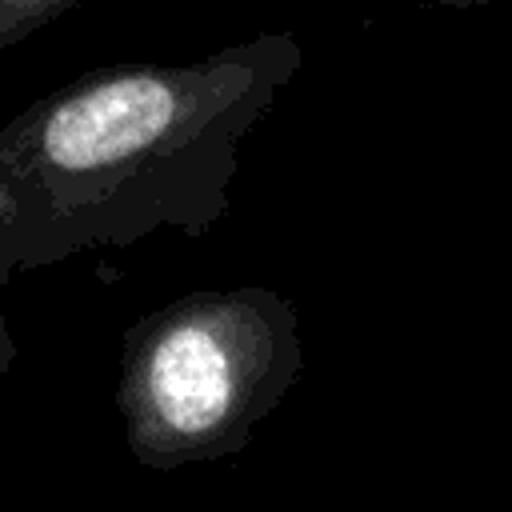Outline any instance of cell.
<instances>
[{
    "label": "cell",
    "instance_id": "obj_1",
    "mask_svg": "<svg viewBox=\"0 0 512 512\" xmlns=\"http://www.w3.org/2000/svg\"><path fill=\"white\" fill-rule=\"evenodd\" d=\"M300 68L280 28L180 64L84 72L0 128V216L60 244L204 236L232 208L244 140Z\"/></svg>",
    "mask_w": 512,
    "mask_h": 512
},
{
    "label": "cell",
    "instance_id": "obj_2",
    "mask_svg": "<svg viewBox=\"0 0 512 512\" xmlns=\"http://www.w3.org/2000/svg\"><path fill=\"white\" fill-rule=\"evenodd\" d=\"M304 368L300 312L268 284L200 288L128 344L124 416L140 460L180 468L236 456Z\"/></svg>",
    "mask_w": 512,
    "mask_h": 512
},
{
    "label": "cell",
    "instance_id": "obj_3",
    "mask_svg": "<svg viewBox=\"0 0 512 512\" xmlns=\"http://www.w3.org/2000/svg\"><path fill=\"white\" fill-rule=\"evenodd\" d=\"M80 0H0V52L24 44L40 28L68 16Z\"/></svg>",
    "mask_w": 512,
    "mask_h": 512
},
{
    "label": "cell",
    "instance_id": "obj_4",
    "mask_svg": "<svg viewBox=\"0 0 512 512\" xmlns=\"http://www.w3.org/2000/svg\"><path fill=\"white\" fill-rule=\"evenodd\" d=\"M420 4H432V8H452V12H476V8H488L492 0H420Z\"/></svg>",
    "mask_w": 512,
    "mask_h": 512
}]
</instances>
